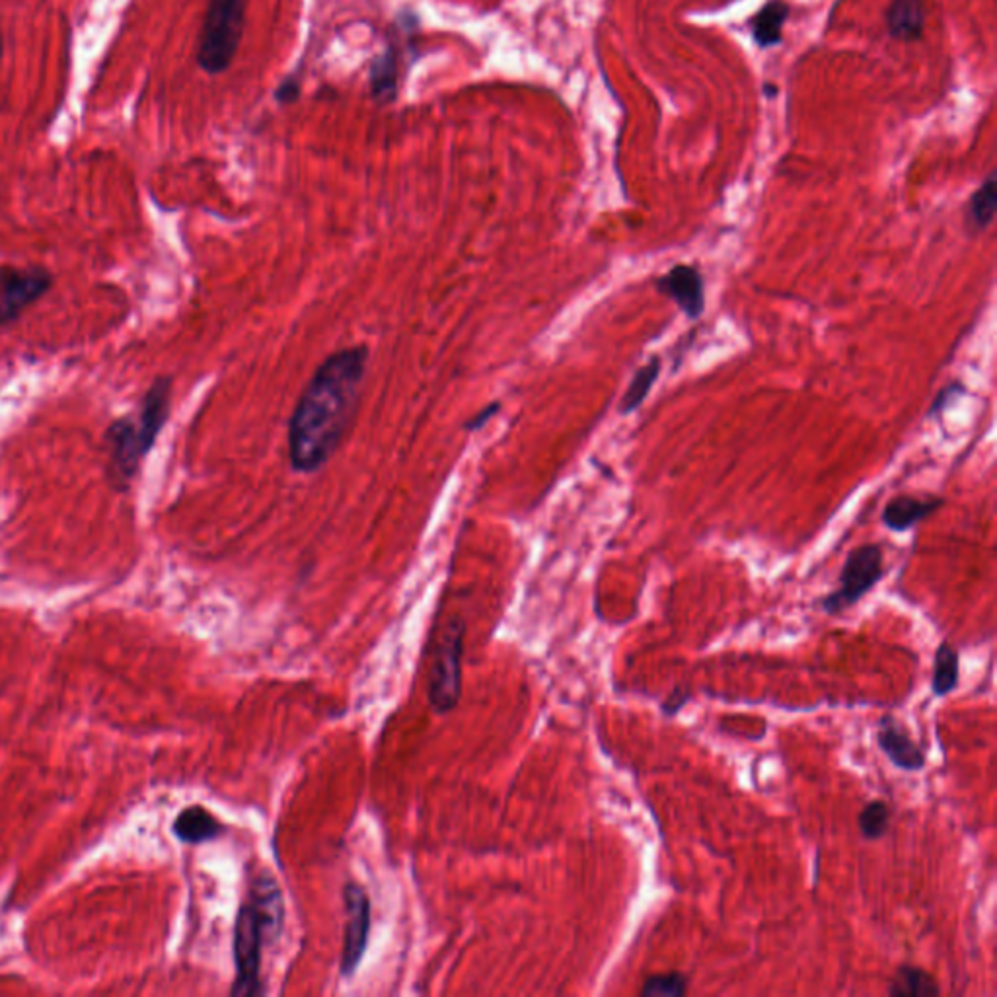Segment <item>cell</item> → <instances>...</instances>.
<instances>
[{
    "mask_svg": "<svg viewBox=\"0 0 997 997\" xmlns=\"http://www.w3.org/2000/svg\"><path fill=\"white\" fill-rule=\"evenodd\" d=\"M943 505V497H937V495H926V497L909 494L896 495L884 505L881 522L892 532H908L914 526H918L919 522L934 517Z\"/></svg>",
    "mask_w": 997,
    "mask_h": 997,
    "instance_id": "7c38bea8",
    "label": "cell"
},
{
    "mask_svg": "<svg viewBox=\"0 0 997 997\" xmlns=\"http://www.w3.org/2000/svg\"><path fill=\"white\" fill-rule=\"evenodd\" d=\"M891 819V807L881 799H873L857 814V828L867 842H879L889 834Z\"/></svg>",
    "mask_w": 997,
    "mask_h": 997,
    "instance_id": "ffe728a7",
    "label": "cell"
},
{
    "mask_svg": "<svg viewBox=\"0 0 997 997\" xmlns=\"http://www.w3.org/2000/svg\"><path fill=\"white\" fill-rule=\"evenodd\" d=\"M654 291L674 302L686 318L696 322L706 312V279L696 265L676 264L653 279Z\"/></svg>",
    "mask_w": 997,
    "mask_h": 997,
    "instance_id": "ba28073f",
    "label": "cell"
},
{
    "mask_svg": "<svg viewBox=\"0 0 997 997\" xmlns=\"http://www.w3.org/2000/svg\"><path fill=\"white\" fill-rule=\"evenodd\" d=\"M246 0H209L197 45V62L209 74H221L239 51L244 32Z\"/></svg>",
    "mask_w": 997,
    "mask_h": 997,
    "instance_id": "3957f363",
    "label": "cell"
},
{
    "mask_svg": "<svg viewBox=\"0 0 997 997\" xmlns=\"http://www.w3.org/2000/svg\"><path fill=\"white\" fill-rule=\"evenodd\" d=\"M285 924V904L279 884L269 874H259L254 881L247 901L240 906L234 926V962L236 979L232 996H259L262 988V954L274 939L281 936Z\"/></svg>",
    "mask_w": 997,
    "mask_h": 997,
    "instance_id": "7a4b0ae2",
    "label": "cell"
},
{
    "mask_svg": "<svg viewBox=\"0 0 997 997\" xmlns=\"http://www.w3.org/2000/svg\"><path fill=\"white\" fill-rule=\"evenodd\" d=\"M886 994L891 997H937L941 994L939 982L921 966L902 964L889 979Z\"/></svg>",
    "mask_w": 997,
    "mask_h": 997,
    "instance_id": "e0dca14e",
    "label": "cell"
},
{
    "mask_svg": "<svg viewBox=\"0 0 997 997\" xmlns=\"http://www.w3.org/2000/svg\"><path fill=\"white\" fill-rule=\"evenodd\" d=\"M396 62L394 51L390 49L389 54L380 57L372 69V90L380 102H389L396 96Z\"/></svg>",
    "mask_w": 997,
    "mask_h": 997,
    "instance_id": "7402d4cb",
    "label": "cell"
},
{
    "mask_svg": "<svg viewBox=\"0 0 997 997\" xmlns=\"http://www.w3.org/2000/svg\"><path fill=\"white\" fill-rule=\"evenodd\" d=\"M277 97L281 100L282 104H289V102H294L299 97V86L292 84V80H287L282 84L281 89L277 90Z\"/></svg>",
    "mask_w": 997,
    "mask_h": 997,
    "instance_id": "484cf974",
    "label": "cell"
},
{
    "mask_svg": "<svg viewBox=\"0 0 997 997\" xmlns=\"http://www.w3.org/2000/svg\"><path fill=\"white\" fill-rule=\"evenodd\" d=\"M662 371V359L659 355H653L649 361L645 362L641 369H637L631 382L627 384L624 396L619 399L618 414L631 415L636 409L644 406L645 399L651 394L654 382L659 380Z\"/></svg>",
    "mask_w": 997,
    "mask_h": 997,
    "instance_id": "d6986e66",
    "label": "cell"
},
{
    "mask_svg": "<svg viewBox=\"0 0 997 997\" xmlns=\"http://www.w3.org/2000/svg\"><path fill=\"white\" fill-rule=\"evenodd\" d=\"M51 287L54 275L39 265L0 267V327L14 324Z\"/></svg>",
    "mask_w": 997,
    "mask_h": 997,
    "instance_id": "8992f818",
    "label": "cell"
},
{
    "mask_svg": "<svg viewBox=\"0 0 997 997\" xmlns=\"http://www.w3.org/2000/svg\"><path fill=\"white\" fill-rule=\"evenodd\" d=\"M997 209V179L996 172L982 182V186L971 195L966 209H964V229L971 234H979L988 230L989 224L996 219Z\"/></svg>",
    "mask_w": 997,
    "mask_h": 997,
    "instance_id": "9a60e30c",
    "label": "cell"
},
{
    "mask_svg": "<svg viewBox=\"0 0 997 997\" xmlns=\"http://www.w3.org/2000/svg\"><path fill=\"white\" fill-rule=\"evenodd\" d=\"M107 479L117 491H127L141 468L144 454L137 434V421L119 417L107 427Z\"/></svg>",
    "mask_w": 997,
    "mask_h": 997,
    "instance_id": "52a82bcc",
    "label": "cell"
},
{
    "mask_svg": "<svg viewBox=\"0 0 997 997\" xmlns=\"http://www.w3.org/2000/svg\"><path fill=\"white\" fill-rule=\"evenodd\" d=\"M367 347H347L320 364L289 424L291 466L312 474L334 456L351 425L367 374Z\"/></svg>",
    "mask_w": 997,
    "mask_h": 997,
    "instance_id": "6da1fadb",
    "label": "cell"
},
{
    "mask_svg": "<svg viewBox=\"0 0 997 997\" xmlns=\"http://www.w3.org/2000/svg\"><path fill=\"white\" fill-rule=\"evenodd\" d=\"M688 976L684 972L671 971L651 974L644 979L639 989L641 997H684L688 994Z\"/></svg>",
    "mask_w": 997,
    "mask_h": 997,
    "instance_id": "44dd1931",
    "label": "cell"
},
{
    "mask_svg": "<svg viewBox=\"0 0 997 997\" xmlns=\"http://www.w3.org/2000/svg\"><path fill=\"white\" fill-rule=\"evenodd\" d=\"M964 392H966V389H964V384L959 382V380H954L951 384H947V386L937 394L931 407L927 409V419H934V417H939L943 411H947V407L951 406V402H953L954 397L962 396Z\"/></svg>",
    "mask_w": 997,
    "mask_h": 997,
    "instance_id": "603a6c76",
    "label": "cell"
},
{
    "mask_svg": "<svg viewBox=\"0 0 997 997\" xmlns=\"http://www.w3.org/2000/svg\"><path fill=\"white\" fill-rule=\"evenodd\" d=\"M961 682V657L951 641H941L934 657L931 672V694L936 697L949 696L959 688Z\"/></svg>",
    "mask_w": 997,
    "mask_h": 997,
    "instance_id": "ac0fdd59",
    "label": "cell"
},
{
    "mask_svg": "<svg viewBox=\"0 0 997 997\" xmlns=\"http://www.w3.org/2000/svg\"><path fill=\"white\" fill-rule=\"evenodd\" d=\"M787 16H789V4H786L784 0H769L766 7H762L754 14L749 26H751L752 37L758 47L769 49L774 45L781 44Z\"/></svg>",
    "mask_w": 997,
    "mask_h": 997,
    "instance_id": "2e32d148",
    "label": "cell"
},
{
    "mask_svg": "<svg viewBox=\"0 0 997 997\" xmlns=\"http://www.w3.org/2000/svg\"><path fill=\"white\" fill-rule=\"evenodd\" d=\"M345 909H347V926H345L344 954H341V974L351 976L361 964L369 931H371V901L367 892L357 884H347L345 889Z\"/></svg>",
    "mask_w": 997,
    "mask_h": 997,
    "instance_id": "9c48e42d",
    "label": "cell"
},
{
    "mask_svg": "<svg viewBox=\"0 0 997 997\" xmlns=\"http://www.w3.org/2000/svg\"><path fill=\"white\" fill-rule=\"evenodd\" d=\"M689 699H692V692H689L688 686H676V688L672 689L671 696L662 702L661 711L672 719V717L679 716L682 707L686 706Z\"/></svg>",
    "mask_w": 997,
    "mask_h": 997,
    "instance_id": "cb8c5ba5",
    "label": "cell"
},
{
    "mask_svg": "<svg viewBox=\"0 0 997 997\" xmlns=\"http://www.w3.org/2000/svg\"><path fill=\"white\" fill-rule=\"evenodd\" d=\"M884 573L883 547L879 544L854 547L842 565L838 587L821 599L819 606L828 616H839L863 601L883 581Z\"/></svg>",
    "mask_w": 997,
    "mask_h": 997,
    "instance_id": "277c9868",
    "label": "cell"
},
{
    "mask_svg": "<svg viewBox=\"0 0 997 997\" xmlns=\"http://www.w3.org/2000/svg\"><path fill=\"white\" fill-rule=\"evenodd\" d=\"M172 830H174V836L182 839L184 844H205V842H211V839L222 836L224 826L205 807L192 804L177 814Z\"/></svg>",
    "mask_w": 997,
    "mask_h": 997,
    "instance_id": "5bb4252c",
    "label": "cell"
},
{
    "mask_svg": "<svg viewBox=\"0 0 997 997\" xmlns=\"http://www.w3.org/2000/svg\"><path fill=\"white\" fill-rule=\"evenodd\" d=\"M874 739H877V746L881 749L894 768L909 772V774L926 768V749L912 739L908 729L892 714H886L879 719Z\"/></svg>",
    "mask_w": 997,
    "mask_h": 997,
    "instance_id": "30bf717a",
    "label": "cell"
},
{
    "mask_svg": "<svg viewBox=\"0 0 997 997\" xmlns=\"http://www.w3.org/2000/svg\"><path fill=\"white\" fill-rule=\"evenodd\" d=\"M497 411H499V404H491V406H487L486 409H482L479 414H476V417H474L472 421H468V424H466V429H468V431H476V429H482V427H484V425H486L487 421H489V419H491V417L497 414Z\"/></svg>",
    "mask_w": 997,
    "mask_h": 997,
    "instance_id": "d4e9b609",
    "label": "cell"
},
{
    "mask_svg": "<svg viewBox=\"0 0 997 997\" xmlns=\"http://www.w3.org/2000/svg\"><path fill=\"white\" fill-rule=\"evenodd\" d=\"M466 626L462 619H451L437 639L433 662L429 672V704L437 714H451L462 694V654Z\"/></svg>",
    "mask_w": 997,
    "mask_h": 997,
    "instance_id": "5b68a950",
    "label": "cell"
},
{
    "mask_svg": "<svg viewBox=\"0 0 997 997\" xmlns=\"http://www.w3.org/2000/svg\"><path fill=\"white\" fill-rule=\"evenodd\" d=\"M172 406V379L159 376L144 392L141 399V411L137 421V434L144 456L154 449L164 425L169 424Z\"/></svg>",
    "mask_w": 997,
    "mask_h": 997,
    "instance_id": "8fae6325",
    "label": "cell"
},
{
    "mask_svg": "<svg viewBox=\"0 0 997 997\" xmlns=\"http://www.w3.org/2000/svg\"><path fill=\"white\" fill-rule=\"evenodd\" d=\"M0 59H2V36H0Z\"/></svg>",
    "mask_w": 997,
    "mask_h": 997,
    "instance_id": "4316f807",
    "label": "cell"
},
{
    "mask_svg": "<svg viewBox=\"0 0 997 997\" xmlns=\"http://www.w3.org/2000/svg\"><path fill=\"white\" fill-rule=\"evenodd\" d=\"M884 22L889 36L894 39L906 44L918 42L926 30L924 0H891Z\"/></svg>",
    "mask_w": 997,
    "mask_h": 997,
    "instance_id": "4fadbf2b",
    "label": "cell"
}]
</instances>
